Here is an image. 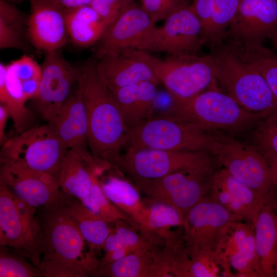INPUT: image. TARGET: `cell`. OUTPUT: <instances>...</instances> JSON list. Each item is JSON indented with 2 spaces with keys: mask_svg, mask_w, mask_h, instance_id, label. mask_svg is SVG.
Here are the masks:
<instances>
[{
  "mask_svg": "<svg viewBox=\"0 0 277 277\" xmlns=\"http://www.w3.org/2000/svg\"><path fill=\"white\" fill-rule=\"evenodd\" d=\"M58 199L40 207L42 255L38 267L44 277L96 276L101 261L86 251L85 239Z\"/></svg>",
  "mask_w": 277,
  "mask_h": 277,
  "instance_id": "6da1fadb",
  "label": "cell"
},
{
  "mask_svg": "<svg viewBox=\"0 0 277 277\" xmlns=\"http://www.w3.org/2000/svg\"><path fill=\"white\" fill-rule=\"evenodd\" d=\"M77 82L87 116L91 154L112 165L127 146L129 129L96 63L89 62L79 70Z\"/></svg>",
  "mask_w": 277,
  "mask_h": 277,
  "instance_id": "7a4b0ae2",
  "label": "cell"
},
{
  "mask_svg": "<svg viewBox=\"0 0 277 277\" xmlns=\"http://www.w3.org/2000/svg\"><path fill=\"white\" fill-rule=\"evenodd\" d=\"M215 82L207 90L188 98L170 96L166 114L195 124L209 132L230 133L251 131L265 115L247 111Z\"/></svg>",
  "mask_w": 277,
  "mask_h": 277,
  "instance_id": "3957f363",
  "label": "cell"
},
{
  "mask_svg": "<svg viewBox=\"0 0 277 277\" xmlns=\"http://www.w3.org/2000/svg\"><path fill=\"white\" fill-rule=\"evenodd\" d=\"M216 83L248 111L277 114V102L260 72L225 43L211 47Z\"/></svg>",
  "mask_w": 277,
  "mask_h": 277,
  "instance_id": "277c9868",
  "label": "cell"
},
{
  "mask_svg": "<svg viewBox=\"0 0 277 277\" xmlns=\"http://www.w3.org/2000/svg\"><path fill=\"white\" fill-rule=\"evenodd\" d=\"M212 137V132L165 114L129 128L126 147L208 152Z\"/></svg>",
  "mask_w": 277,
  "mask_h": 277,
  "instance_id": "5b68a950",
  "label": "cell"
},
{
  "mask_svg": "<svg viewBox=\"0 0 277 277\" xmlns=\"http://www.w3.org/2000/svg\"><path fill=\"white\" fill-rule=\"evenodd\" d=\"M208 152L234 178L266 200L276 188L269 163L253 145L222 132H213Z\"/></svg>",
  "mask_w": 277,
  "mask_h": 277,
  "instance_id": "8992f818",
  "label": "cell"
},
{
  "mask_svg": "<svg viewBox=\"0 0 277 277\" xmlns=\"http://www.w3.org/2000/svg\"><path fill=\"white\" fill-rule=\"evenodd\" d=\"M68 148L49 125L32 127L7 140L0 161L58 177Z\"/></svg>",
  "mask_w": 277,
  "mask_h": 277,
  "instance_id": "52a82bcc",
  "label": "cell"
},
{
  "mask_svg": "<svg viewBox=\"0 0 277 277\" xmlns=\"http://www.w3.org/2000/svg\"><path fill=\"white\" fill-rule=\"evenodd\" d=\"M35 209L0 184V246L12 248L38 267L42 252Z\"/></svg>",
  "mask_w": 277,
  "mask_h": 277,
  "instance_id": "ba28073f",
  "label": "cell"
},
{
  "mask_svg": "<svg viewBox=\"0 0 277 277\" xmlns=\"http://www.w3.org/2000/svg\"><path fill=\"white\" fill-rule=\"evenodd\" d=\"M217 169L216 164L206 166L134 183L150 199L173 206L184 222L190 209L209 194Z\"/></svg>",
  "mask_w": 277,
  "mask_h": 277,
  "instance_id": "9c48e42d",
  "label": "cell"
},
{
  "mask_svg": "<svg viewBox=\"0 0 277 277\" xmlns=\"http://www.w3.org/2000/svg\"><path fill=\"white\" fill-rule=\"evenodd\" d=\"M146 61L169 96L188 98L215 82L212 55L172 56L160 59L145 51Z\"/></svg>",
  "mask_w": 277,
  "mask_h": 277,
  "instance_id": "30bf717a",
  "label": "cell"
},
{
  "mask_svg": "<svg viewBox=\"0 0 277 277\" xmlns=\"http://www.w3.org/2000/svg\"><path fill=\"white\" fill-rule=\"evenodd\" d=\"M114 167L125 171L133 182L159 179L177 171L216 165L206 151L127 148Z\"/></svg>",
  "mask_w": 277,
  "mask_h": 277,
  "instance_id": "8fae6325",
  "label": "cell"
},
{
  "mask_svg": "<svg viewBox=\"0 0 277 277\" xmlns=\"http://www.w3.org/2000/svg\"><path fill=\"white\" fill-rule=\"evenodd\" d=\"M240 221L207 195L190 209L184 221L183 239L188 253L219 255L230 228Z\"/></svg>",
  "mask_w": 277,
  "mask_h": 277,
  "instance_id": "7c38bea8",
  "label": "cell"
},
{
  "mask_svg": "<svg viewBox=\"0 0 277 277\" xmlns=\"http://www.w3.org/2000/svg\"><path fill=\"white\" fill-rule=\"evenodd\" d=\"M157 27L142 7L131 2L109 25L95 49L99 58L104 55L121 50L153 51Z\"/></svg>",
  "mask_w": 277,
  "mask_h": 277,
  "instance_id": "4fadbf2b",
  "label": "cell"
},
{
  "mask_svg": "<svg viewBox=\"0 0 277 277\" xmlns=\"http://www.w3.org/2000/svg\"><path fill=\"white\" fill-rule=\"evenodd\" d=\"M276 33L277 0H240L224 41L232 47L250 48L263 45Z\"/></svg>",
  "mask_w": 277,
  "mask_h": 277,
  "instance_id": "5bb4252c",
  "label": "cell"
},
{
  "mask_svg": "<svg viewBox=\"0 0 277 277\" xmlns=\"http://www.w3.org/2000/svg\"><path fill=\"white\" fill-rule=\"evenodd\" d=\"M42 75L36 97L37 111L48 124L58 115L77 81L79 70L74 68L58 51L45 52Z\"/></svg>",
  "mask_w": 277,
  "mask_h": 277,
  "instance_id": "9a60e30c",
  "label": "cell"
},
{
  "mask_svg": "<svg viewBox=\"0 0 277 277\" xmlns=\"http://www.w3.org/2000/svg\"><path fill=\"white\" fill-rule=\"evenodd\" d=\"M157 27L153 51L172 56L196 55L205 44L200 19L186 1L174 9Z\"/></svg>",
  "mask_w": 277,
  "mask_h": 277,
  "instance_id": "2e32d148",
  "label": "cell"
},
{
  "mask_svg": "<svg viewBox=\"0 0 277 277\" xmlns=\"http://www.w3.org/2000/svg\"><path fill=\"white\" fill-rule=\"evenodd\" d=\"M0 184L35 208L53 203L61 193L54 176L8 162H1Z\"/></svg>",
  "mask_w": 277,
  "mask_h": 277,
  "instance_id": "e0dca14e",
  "label": "cell"
},
{
  "mask_svg": "<svg viewBox=\"0 0 277 277\" xmlns=\"http://www.w3.org/2000/svg\"><path fill=\"white\" fill-rule=\"evenodd\" d=\"M27 32L32 44L45 52L58 50L67 42L65 9L50 0H28Z\"/></svg>",
  "mask_w": 277,
  "mask_h": 277,
  "instance_id": "ac0fdd59",
  "label": "cell"
},
{
  "mask_svg": "<svg viewBox=\"0 0 277 277\" xmlns=\"http://www.w3.org/2000/svg\"><path fill=\"white\" fill-rule=\"evenodd\" d=\"M145 51L121 50L98 58V72L110 90L144 81L160 83L146 60Z\"/></svg>",
  "mask_w": 277,
  "mask_h": 277,
  "instance_id": "d6986e66",
  "label": "cell"
},
{
  "mask_svg": "<svg viewBox=\"0 0 277 277\" xmlns=\"http://www.w3.org/2000/svg\"><path fill=\"white\" fill-rule=\"evenodd\" d=\"M49 125L68 150H73L82 154L89 153L86 148L88 120L78 89L69 96L57 116Z\"/></svg>",
  "mask_w": 277,
  "mask_h": 277,
  "instance_id": "ffe728a7",
  "label": "cell"
},
{
  "mask_svg": "<svg viewBox=\"0 0 277 277\" xmlns=\"http://www.w3.org/2000/svg\"><path fill=\"white\" fill-rule=\"evenodd\" d=\"M97 276L168 277L171 273L162 251L157 250L154 246L151 249L135 250L118 260L102 265Z\"/></svg>",
  "mask_w": 277,
  "mask_h": 277,
  "instance_id": "44dd1931",
  "label": "cell"
},
{
  "mask_svg": "<svg viewBox=\"0 0 277 277\" xmlns=\"http://www.w3.org/2000/svg\"><path fill=\"white\" fill-rule=\"evenodd\" d=\"M98 180L108 199L139 227L141 234L150 242L151 235L148 225V209L142 201L137 188L129 181L110 174L100 175Z\"/></svg>",
  "mask_w": 277,
  "mask_h": 277,
  "instance_id": "7402d4cb",
  "label": "cell"
},
{
  "mask_svg": "<svg viewBox=\"0 0 277 277\" xmlns=\"http://www.w3.org/2000/svg\"><path fill=\"white\" fill-rule=\"evenodd\" d=\"M104 162L91 154L83 155L68 150L58 177L62 192L80 200L84 198L92 186L94 170Z\"/></svg>",
  "mask_w": 277,
  "mask_h": 277,
  "instance_id": "603a6c76",
  "label": "cell"
},
{
  "mask_svg": "<svg viewBox=\"0 0 277 277\" xmlns=\"http://www.w3.org/2000/svg\"><path fill=\"white\" fill-rule=\"evenodd\" d=\"M240 0H192L191 6L202 26L203 39L211 47L223 43Z\"/></svg>",
  "mask_w": 277,
  "mask_h": 277,
  "instance_id": "cb8c5ba5",
  "label": "cell"
},
{
  "mask_svg": "<svg viewBox=\"0 0 277 277\" xmlns=\"http://www.w3.org/2000/svg\"><path fill=\"white\" fill-rule=\"evenodd\" d=\"M156 85L144 81L110 90L128 129L151 117L156 97Z\"/></svg>",
  "mask_w": 277,
  "mask_h": 277,
  "instance_id": "d4e9b609",
  "label": "cell"
},
{
  "mask_svg": "<svg viewBox=\"0 0 277 277\" xmlns=\"http://www.w3.org/2000/svg\"><path fill=\"white\" fill-rule=\"evenodd\" d=\"M58 201L63 210L74 221L90 248L94 254L102 249L108 236L114 230L111 224L96 215L74 197L61 193Z\"/></svg>",
  "mask_w": 277,
  "mask_h": 277,
  "instance_id": "484cf974",
  "label": "cell"
},
{
  "mask_svg": "<svg viewBox=\"0 0 277 277\" xmlns=\"http://www.w3.org/2000/svg\"><path fill=\"white\" fill-rule=\"evenodd\" d=\"M254 232L260 277H277V215L267 203L258 215Z\"/></svg>",
  "mask_w": 277,
  "mask_h": 277,
  "instance_id": "4316f807",
  "label": "cell"
},
{
  "mask_svg": "<svg viewBox=\"0 0 277 277\" xmlns=\"http://www.w3.org/2000/svg\"><path fill=\"white\" fill-rule=\"evenodd\" d=\"M65 19L69 37L80 47L97 43L108 28L90 5L65 9Z\"/></svg>",
  "mask_w": 277,
  "mask_h": 277,
  "instance_id": "83f0119b",
  "label": "cell"
},
{
  "mask_svg": "<svg viewBox=\"0 0 277 277\" xmlns=\"http://www.w3.org/2000/svg\"><path fill=\"white\" fill-rule=\"evenodd\" d=\"M28 17L13 4L0 0V48L25 50L24 35Z\"/></svg>",
  "mask_w": 277,
  "mask_h": 277,
  "instance_id": "f1b7e54d",
  "label": "cell"
},
{
  "mask_svg": "<svg viewBox=\"0 0 277 277\" xmlns=\"http://www.w3.org/2000/svg\"><path fill=\"white\" fill-rule=\"evenodd\" d=\"M188 253L180 265L178 277L235 276L219 255L206 252Z\"/></svg>",
  "mask_w": 277,
  "mask_h": 277,
  "instance_id": "f546056e",
  "label": "cell"
},
{
  "mask_svg": "<svg viewBox=\"0 0 277 277\" xmlns=\"http://www.w3.org/2000/svg\"><path fill=\"white\" fill-rule=\"evenodd\" d=\"M213 184L230 193L255 220L259 212L266 204V197L234 178L223 167L216 170Z\"/></svg>",
  "mask_w": 277,
  "mask_h": 277,
  "instance_id": "4dcf8cb0",
  "label": "cell"
},
{
  "mask_svg": "<svg viewBox=\"0 0 277 277\" xmlns=\"http://www.w3.org/2000/svg\"><path fill=\"white\" fill-rule=\"evenodd\" d=\"M229 46L260 72L277 102V54L263 45L250 48Z\"/></svg>",
  "mask_w": 277,
  "mask_h": 277,
  "instance_id": "1f68e13d",
  "label": "cell"
},
{
  "mask_svg": "<svg viewBox=\"0 0 277 277\" xmlns=\"http://www.w3.org/2000/svg\"><path fill=\"white\" fill-rule=\"evenodd\" d=\"M145 202L148 209V225L153 244H157L162 234L169 229L183 227L184 220L172 205L151 199Z\"/></svg>",
  "mask_w": 277,
  "mask_h": 277,
  "instance_id": "d6a6232c",
  "label": "cell"
},
{
  "mask_svg": "<svg viewBox=\"0 0 277 277\" xmlns=\"http://www.w3.org/2000/svg\"><path fill=\"white\" fill-rule=\"evenodd\" d=\"M80 201L88 209L106 221L113 224L120 221H124L135 230L140 231L138 226L118 209L105 194L95 170L93 184L90 192Z\"/></svg>",
  "mask_w": 277,
  "mask_h": 277,
  "instance_id": "836d02e7",
  "label": "cell"
},
{
  "mask_svg": "<svg viewBox=\"0 0 277 277\" xmlns=\"http://www.w3.org/2000/svg\"><path fill=\"white\" fill-rule=\"evenodd\" d=\"M8 70L20 84L26 98H35L42 75V68L31 57L24 55L7 65Z\"/></svg>",
  "mask_w": 277,
  "mask_h": 277,
  "instance_id": "e575fe53",
  "label": "cell"
},
{
  "mask_svg": "<svg viewBox=\"0 0 277 277\" xmlns=\"http://www.w3.org/2000/svg\"><path fill=\"white\" fill-rule=\"evenodd\" d=\"M251 139L271 168L277 166V114L262 120L251 130Z\"/></svg>",
  "mask_w": 277,
  "mask_h": 277,
  "instance_id": "d590c367",
  "label": "cell"
},
{
  "mask_svg": "<svg viewBox=\"0 0 277 277\" xmlns=\"http://www.w3.org/2000/svg\"><path fill=\"white\" fill-rule=\"evenodd\" d=\"M0 277H44L41 270L18 254L0 247Z\"/></svg>",
  "mask_w": 277,
  "mask_h": 277,
  "instance_id": "8d00e7d4",
  "label": "cell"
},
{
  "mask_svg": "<svg viewBox=\"0 0 277 277\" xmlns=\"http://www.w3.org/2000/svg\"><path fill=\"white\" fill-rule=\"evenodd\" d=\"M114 231L117 234L125 246L135 250L142 249H151L155 245L150 243L142 234L136 232L129 224L120 221L114 224Z\"/></svg>",
  "mask_w": 277,
  "mask_h": 277,
  "instance_id": "74e56055",
  "label": "cell"
},
{
  "mask_svg": "<svg viewBox=\"0 0 277 277\" xmlns=\"http://www.w3.org/2000/svg\"><path fill=\"white\" fill-rule=\"evenodd\" d=\"M131 2L128 0H92L89 5L108 27L117 18L123 8Z\"/></svg>",
  "mask_w": 277,
  "mask_h": 277,
  "instance_id": "f35d334b",
  "label": "cell"
},
{
  "mask_svg": "<svg viewBox=\"0 0 277 277\" xmlns=\"http://www.w3.org/2000/svg\"><path fill=\"white\" fill-rule=\"evenodd\" d=\"M185 0H141L142 7L152 22L165 19L177 6Z\"/></svg>",
  "mask_w": 277,
  "mask_h": 277,
  "instance_id": "ab89813d",
  "label": "cell"
},
{
  "mask_svg": "<svg viewBox=\"0 0 277 277\" xmlns=\"http://www.w3.org/2000/svg\"><path fill=\"white\" fill-rule=\"evenodd\" d=\"M135 251V250L132 248L123 246L110 252L105 253L100 261L101 264L104 265L111 263L126 256Z\"/></svg>",
  "mask_w": 277,
  "mask_h": 277,
  "instance_id": "60d3db41",
  "label": "cell"
},
{
  "mask_svg": "<svg viewBox=\"0 0 277 277\" xmlns=\"http://www.w3.org/2000/svg\"><path fill=\"white\" fill-rule=\"evenodd\" d=\"M125 246L117 234L113 230L106 238L102 249L107 253ZM104 253V254H105Z\"/></svg>",
  "mask_w": 277,
  "mask_h": 277,
  "instance_id": "b9f144b4",
  "label": "cell"
},
{
  "mask_svg": "<svg viewBox=\"0 0 277 277\" xmlns=\"http://www.w3.org/2000/svg\"><path fill=\"white\" fill-rule=\"evenodd\" d=\"M10 117L7 108L3 105H0V143L3 145L7 141L5 130L8 118Z\"/></svg>",
  "mask_w": 277,
  "mask_h": 277,
  "instance_id": "7bdbcfd3",
  "label": "cell"
},
{
  "mask_svg": "<svg viewBox=\"0 0 277 277\" xmlns=\"http://www.w3.org/2000/svg\"><path fill=\"white\" fill-rule=\"evenodd\" d=\"M65 9L89 5L92 0H50Z\"/></svg>",
  "mask_w": 277,
  "mask_h": 277,
  "instance_id": "ee69618b",
  "label": "cell"
},
{
  "mask_svg": "<svg viewBox=\"0 0 277 277\" xmlns=\"http://www.w3.org/2000/svg\"><path fill=\"white\" fill-rule=\"evenodd\" d=\"M266 203L270 206L277 215V188L267 196Z\"/></svg>",
  "mask_w": 277,
  "mask_h": 277,
  "instance_id": "f6af8a7d",
  "label": "cell"
},
{
  "mask_svg": "<svg viewBox=\"0 0 277 277\" xmlns=\"http://www.w3.org/2000/svg\"><path fill=\"white\" fill-rule=\"evenodd\" d=\"M271 169L272 172L273 181L277 187V166L271 168Z\"/></svg>",
  "mask_w": 277,
  "mask_h": 277,
  "instance_id": "bcb514c9",
  "label": "cell"
},
{
  "mask_svg": "<svg viewBox=\"0 0 277 277\" xmlns=\"http://www.w3.org/2000/svg\"><path fill=\"white\" fill-rule=\"evenodd\" d=\"M270 40L272 41L274 47L277 49V33Z\"/></svg>",
  "mask_w": 277,
  "mask_h": 277,
  "instance_id": "7dc6e473",
  "label": "cell"
},
{
  "mask_svg": "<svg viewBox=\"0 0 277 277\" xmlns=\"http://www.w3.org/2000/svg\"><path fill=\"white\" fill-rule=\"evenodd\" d=\"M128 1H132V0H128Z\"/></svg>",
  "mask_w": 277,
  "mask_h": 277,
  "instance_id": "c3c4849f",
  "label": "cell"
}]
</instances>
